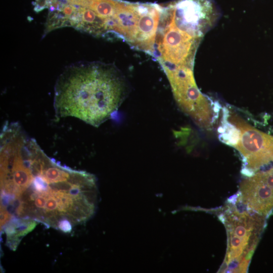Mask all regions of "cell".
Instances as JSON below:
<instances>
[{"label": "cell", "mask_w": 273, "mask_h": 273, "mask_svg": "<svg viewBox=\"0 0 273 273\" xmlns=\"http://www.w3.org/2000/svg\"><path fill=\"white\" fill-rule=\"evenodd\" d=\"M127 92L126 81L114 65L76 63L66 67L56 80L55 115L75 117L97 127L117 111Z\"/></svg>", "instance_id": "6da1fadb"}, {"label": "cell", "mask_w": 273, "mask_h": 273, "mask_svg": "<svg viewBox=\"0 0 273 273\" xmlns=\"http://www.w3.org/2000/svg\"><path fill=\"white\" fill-rule=\"evenodd\" d=\"M14 214L20 218L34 220L58 229L64 220L69 221L72 225L87 220L91 203L87 195L61 190L48 180L44 190L25 189L14 200Z\"/></svg>", "instance_id": "7a4b0ae2"}, {"label": "cell", "mask_w": 273, "mask_h": 273, "mask_svg": "<svg viewBox=\"0 0 273 273\" xmlns=\"http://www.w3.org/2000/svg\"><path fill=\"white\" fill-rule=\"evenodd\" d=\"M220 136L242 158V172L247 176L273 167V136L250 125L229 111L225 112Z\"/></svg>", "instance_id": "3957f363"}, {"label": "cell", "mask_w": 273, "mask_h": 273, "mask_svg": "<svg viewBox=\"0 0 273 273\" xmlns=\"http://www.w3.org/2000/svg\"><path fill=\"white\" fill-rule=\"evenodd\" d=\"M167 7L169 18L177 27L198 36L210 28L218 14L211 0H179Z\"/></svg>", "instance_id": "277c9868"}, {"label": "cell", "mask_w": 273, "mask_h": 273, "mask_svg": "<svg viewBox=\"0 0 273 273\" xmlns=\"http://www.w3.org/2000/svg\"><path fill=\"white\" fill-rule=\"evenodd\" d=\"M240 192L250 209L267 216L273 209V167L257 172L244 180Z\"/></svg>", "instance_id": "5b68a950"}, {"label": "cell", "mask_w": 273, "mask_h": 273, "mask_svg": "<svg viewBox=\"0 0 273 273\" xmlns=\"http://www.w3.org/2000/svg\"><path fill=\"white\" fill-rule=\"evenodd\" d=\"M35 220L12 217L3 227L7 235V245L15 250L23 236L33 230Z\"/></svg>", "instance_id": "8992f818"}]
</instances>
